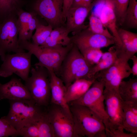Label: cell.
<instances>
[{
    "label": "cell",
    "mask_w": 137,
    "mask_h": 137,
    "mask_svg": "<svg viewBox=\"0 0 137 137\" xmlns=\"http://www.w3.org/2000/svg\"><path fill=\"white\" fill-rule=\"evenodd\" d=\"M104 94L105 111L108 117L105 127L106 134L116 129L124 130L122 100L118 92L104 88Z\"/></svg>",
    "instance_id": "9c48e42d"
},
{
    "label": "cell",
    "mask_w": 137,
    "mask_h": 137,
    "mask_svg": "<svg viewBox=\"0 0 137 137\" xmlns=\"http://www.w3.org/2000/svg\"><path fill=\"white\" fill-rule=\"evenodd\" d=\"M34 12H28L24 11L21 8L17 12L18 16V22L19 31L18 35V41L19 43L23 40L24 35L29 23L34 15Z\"/></svg>",
    "instance_id": "484cf974"
},
{
    "label": "cell",
    "mask_w": 137,
    "mask_h": 137,
    "mask_svg": "<svg viewBox=\"0 0 137 137\" xmlns=\"http://www.w3.org/2000/svg\"><path fill=\"white\" fill-rule=\"evenodd\" d=\"M34 66L31 68V75L25 81V85L36 104L47 107L50 103L51 97L49 72L43 66Z\"/></svg>",
    "instance_id": "5b68a950"
},
{
    "label": "cell",
    "mask_w": 137,
    "mask_h": 137,
    "mask_svg": "<svg viewBox=\"0 0 137 137\" xmlns=\"http://www.w3.org/2000/svg\"><path fill=\"white\" fill-rule=\"evenodd\" d=\"M38 120L29 123L17 130L16 136L39 137Z\"/></svg>",
    "instance_id": "4dcf8cb0"
},
{
    "label": "cell",
    "mask_w": 137,
    "mask_h": 137,
    "mask_svg": "<svg viewBox=\"0 0 137 137\" xmlns=\"http://www.w3.org/2000/svg\"><path fill=\"white\" fill-rule=\"evenodd\" d=\"M93 67L88 63L78 47L73 44L63 62L58 77L67 88L77 80L96 79L91 75Z\"/></svg>",
    "instance_id": "3957f363"
},
{
    "label": "cell",
    "mask_w": 137,
    "mask_h": 137,
    "mask_svg": "<svg viewBox=\"0 0 137 137\" xmlns=\"http://www.w3.org/2000/svg\"><path fill=\"white\" fill-rule=\"evenodd\" d=\"M16 15H10L0 23V57L2 61L7 53L25 51L19 43V28Z\"/></svg>",
    "instance_id": "8992f818"
},
{
    "label": "cell",
    "mask_w": 137,
    "mask_h": 137,
    "mask_svg": "<svg viewBox=\"0 0 137 137\" xmlns=\"http://www.w3.org/2000/svg\"><path fill=\"white\" fill-rule=\"evenodd\" d=\"M124 130L116 129L109 132L106 134L107 137H137V134L127 133Z\"/></svg>",
    "instance_id": "836d02e7"
},
{
    "label": "cell",
    "mask_w": 137,
    "mask_h": 137,
    "mask_svg": "<svg viewBox=\"0 0 137 137\" xmlns=\"http://www.w3.org/2000/svg\"><path fill=\"white\" fill-rule=\"evenodd\" d=\"M133 62V66L131 68L132 74L133 76H137V57L135 55L131 57L130 60Z\"/></svg>",
    "instance_id": "d590c367"
},
{
    "label": "cell",
    "mask_w": 137,
    "mask_h": 137,
    "mask_svg": "<svg viewBox=\"0 0 137 137\" xmlns=\"http://www.w3.org/2000/svg\"><path fill=\"white\" fill-rule=\"evenodd\" d=\"M4 99L32 100L25 85L20 79L16 78H12L4 84L0 83V100Z\"/></svg>",
    "instance_id": "4fadbf2b"
},
{
    "label": "cell",
    "mask_w": 137,
    "mask_h": 137,
    "mask_svg": "<svg viewBox=\"0 0 137 137\" xmlns=\"http://www.w3.org/2000/svg\"><path fill=\"white\" fill-rule=\"evenodd\" d=\"M88 63L93 66L100 60L103 53L99 48H91L80 51Z\"/></svg>",
    "instance_id": "f546056e"
},
{
    "label": "cell",
    "mask_w": 137,
    "mask_h": 137,
    "mask_svg": "<svg viewBox=\"0 0 137 137\" xmlns=\"http://www.w3.org/2000/svg\"><path fill=\"white\" fill-rule=\"evenodd\" d=\"M118 26L123 25L129 0H112Z\"/></svg>",
    "instance_id": "f1b7e54d"
},
{
    "label": "cell",
    "mask_w": 137,
    "mask_h": 137,
    "mask_svg": "<svg viewBox=\"0 0 137 137\" xmlns=\"http://www.w3.org/2000/svg\"><path fill=\"white\" fill-rule=\"evenodd\" d=\"M118 32L121 42L119 47L115 45L118 57L129 60L137 52V34L119 28Z\"/></svg>",
    "instance_id": "2e32d148"
},
{
    "label": "cell",
    "mask_w": 137,
    "mask_h": 137,
    "mask_svg": "<svg viewBox=\"0 0 137 137\" xmlns=\"http://www.w3.org/2000/svg\"><path fill=\"white\" fill-rule=\"evenodd\" d=\"M50 104L46 113L55 137H77L72 115L60 106Z\"/></svg>",
    "instance_id": "30bf717a"
},
{
    "label": "cell",
    "mask_w": 137,
    "mask_h": 137,
    "mask_svg": "<svg viewBox=\"0 0 137 137\" xmlns=\"http://www.w3.org/2000/svg\"><path fill=\"white\" fill-rule=\"evenodd\" d=\"M123 127L127 131L137 134V103L122 100Z\"/></svg>",
    "instance_id": "ac0fdd59"
},
{
    "label": "cell",
    "mask_w": 137,
    "mask_h": 137,
    "mask_svg": "<svg viewBox=\"0 0 137 137\" xmlns=\"http://www.w3.org/2000/svg\"><path fill=\"white\" fill-rule=\"evenodd\" d=\"M73 0H63L62 12V20L63 23L66 21L67 12L71 7Z\"/></svg>",
    "instance_id": "e575fe53"
},
{
    "label": "cell",
    "mask_w": 137,
    "mask_h": 137,
    "mask_svg": "<svg viewBox=\"0 0 137 137\" xmlns=\"http://www.w3.org/2000/svg\"><path fill=\"white\" fill-rule=\"evenodd\" d=\"M82 6H84L83 0H73L71 7H77Z\"/></svg>",
    "instance_id": "8d00e7d4"
},
{
    "label": "cell",
    "mask_w": 137,
    "mask_h": 137,
    "mask_svg": "<svg viewBox=\"0 0 137 137\" xmlns=\"http://www.w3.org/2000/svg\"><path fill=\"white\" fill-rule=\"evenodd\" d=\"M118 58L117 51L114 45L110 47L107 52L103 53L99 62L92 67L91 72V76L96 79L95 75L97 73L112 65Z\"/></svg>",
    "instance_id": "7402d4cb"
},
{
    "label": "cell",
    "mask_w": 137,
    "mask_h": 137,
    "mask_svg": "<svg viewBox=\"0 0 137 137\" xmlns=\"http://www.w3.org/2000/svg\"><path fill=\"white\" fill-rule=\"evenodd\" d=\"M7 115L3 117L17 130L38 120L45 112L32 99L9 100Z\"/></svg>",
    "instance_id": "277c9868"
},
{
    "label": "cell",
    "mask_w": 137,
    "mask_h": 137,
    "mask_svg": "<svg viewBox=\"0 0 137 137\" xmlns=\"http://www.w3.org/2000/svg\"><path fill=\"white\" fill-rule=\"evenodd\" d=\"M88 28L93 32L105 36L114 40L115 39L99 18L91 13L89 18Z\"/></svg>",
    "instance_id": "cb8c5ba5"
},
{
    "label": "cell",
    "mask_w": 137,
    "mask_h": 137,
    "mask_svg": "<svg viewBox=\"0 0 137 137\" xmlns=\"http://www.w3.org/2000/svg\"><path fill=\"white\" fill-rule=\"evenodd\" d=\"M96 2H98L101 9L99 16H97L114 38L115 45L120 47L121 42L118 33V28L112 0H98Z\"/></svg>",
    "instance_id": "5bb4252c"
},
{
    "label": "cell",
    "mask_w": 137,
    "mask_h": 137,
    "mask_svg": "<svg viewBox=\"0 0 137 137\" xmlns=\"http://www.w3.org/2000/svg\"><path fill=\"white\" fill-rule=\"evenodd\" d=\"M129 28L137 29V0H129L123 25Z\"/></svg>",
    "instance_id": "d4e9b609"
},
{
    "label": "cell",
    "mask_w": 137,
    "mask_h": 137,
    "mask_svg": "<svg viewBox=\"0 0 137 137\" xmlns=\"http://www.w3.org/2000/svg\"><path fill=\"white\" fill-rule=\"evenodd\" d=\"M70 104L77 137H107L103 120L94 112L85 106Z\"/></svg>",
    "instance_id": "6da1fadb"
},
{
    "label": "cell",
    "mask_w": 137,
    "mask_h": 137,
    "mask_svg": "<svg viewBox=\"0 0 137 137\" xmlns=\"http://www.w3.org/2000/svg\"><path fill=\"white\" fill-rule=\"evenodd\" d=\"M70 32L65 27L60 26L53 29L49 36L42 46L45 47L66 46L72 43L68 36Z\"/></svg>",
    "instance_id": "ffe728a7"
},
{
    "label": "cell",
    "mask_w": 137,
    "mask_h": 137,
    "mask_svg": "<svg viewBox=\"0 0 137 137\" xmlns=\"http://www.w3.org/2000/svg\"><path fill=\"white\" fill-rule=\"evenodd\" d=\"M104 88V82L96 79L81 97L69 104H78L88 107L103 120L106 127L108 117L105 105Z\"/></svg>",
    "instance_id": "ba28073f"
},
{
    "label": "cell",
    "mask_w": 137,
    "mask_h": 137,
    "mask_svg": "<svg viewBox=\"0 0 137 137\" xmlns=\"http://www.w3.org/2000/svg\"><path fill=\"white\" fill-rule=\"evenodd\" d=\"M91 9V8L83 6L70 8L66 17L65 27L73 36L88 27L84 22Z\"/></svg>",
    "instance_id": "9a60e30c"
},
{
    "label": "cell",
    "mask_w": 137,
    "mask_h": 137,
    "mask_svg": "<svg viewBox=\"0 0 137 137\" xmlns=\"http://www.w3.org/2000/svg\"><path fill=\"white\" fill-rule=\"evenodd\" d=\"M63 0H37L33 5L37 14L44 19L48 24L55 28L63 24Z\"/></svg>",
    "instance_id": "8fae6325"
},
{
    "label": "cell",
    "mask_w": 137,
    "mask_h": 137,
    "mask_svg": "<svg viewBox=\"0 0 137 137\" xmlns=\"http://www.w3.org/2000/svg\"><path fill=\"white\" fill-rule=\"evenodd\" d=\"M98 0H93V2L97 1H98Z\"/></svg>",
    "instance_id": "f35d334b"
},
{
    "label": "cell",
    "mask_w": 137,
    "mask_h": 137,
    "mask_svg": "<svg viewBox=\"0 0 137 137\" xmlns=\"http://www.w3.org/2000/svg\"><path fill=\"white\" fill-rule=\"evenodd\" d=\"M32 55L29 51L6 54L0 66V76L7 77L15 74L25 81L30 71Z\"/></svg>",
    "instance_id": "52a82bcc"
},
{
    "label": "cell",
    "mask_w": 137,
    "mask_h": 137,
    "mask_svg": "<svg viewBox=\"0 0 137 137\" xmlns=\"http://www.w3.org/2000/svg\"><path fill=\"white\" fill-rule=\"evenodd\" d=\"M83 0L84 6L92 8V5L93 2V0Z\"/></svg>",
    "instance_id": "74e56055"
},
{
    "label": "cell",
    "mask_w": 137,
    "mask_h": 137,
    "mask_svg": "<svg viewBox=\"0 0 137 137\" xmlns=\"http://www.w3.org/2000/svg\"><path fill=\"white\" fill-rule=\"evenodd\" d=\"M51 92L50 104L60 106L72 115L68 104L65 98L66 88L60 78L53 72L49 71Z\"/></svg>",
    "instance_id": "e0dca14e"
},
{
    "label": "cell",
    "mask_w": 137,
    "mask_h": 137,
    "mask_svg": "<svg viewBox=\"0 0 137 137\" xmlns=\"http://www.w3.org/2000/svg\"><path fill=\"white\" fill-rule=\"evenodd\" d=\"M21 3V0H0V23L10 15H17Z\"/></svg>",
    "instance_id": "603a6c76"
},
{
    "label": "cell",
    "mask_w": 137,
    "mask_h": 137,
    "mask_svg": "<svg viewBox=\"0 0 137 137\" xmlns=\"http://www.w3.org/2000/svg\"><path fill=\"white\" fill-rule=\"evenodd\" d=\"M88 27L71 37L72 43L80 51L91 48L101 49L115 44L114 40L94 33Z\"/></svg>",
    "instance_id": "7c38bea8"
},
{
    "label": "cell",
    "mask_w": 137,
    "mask_h": 137,
    "mask_svg": "<svg viewBox=\"0 0 137 137\" xmlns=\"http://www.w3.org/2000/svg\"><path fill=\"white\" fill-rule=\"evenodd\" d=\"M37 14L36 13L30 20L24 35L22 42L30 41L33 31L41 24L37 18Z\"/></svg>",
    "instance_id": "d6a6232c"
},
{
    "label": "cell",
    "mask_w": 137,
    "mask_h": 137,
    "mask_svg": "<svg viewBox=\"0 0 137 137\" xmlns=\"http://www.w3.org/2000/svg\"><path fill=\"white\" fill-rule=\"evenodd\" d=\"M19 45L22 49L30 52L37 58L38 62L34 65L44 67L58 76L63 62L73 44L66 46L49 47L37 45L30 41H25Z\"/></svg>",
    "instance_id": "7a4b0ae2"
},
{
    "label": "cell",
    "mask_w": 137,
    "mask_h": 137,
    "mask_svg": "<svg viewBox=\"0 0 137 137\" xmlns=\"http://www.w3.org/2000/svg\"><path fill=\"white\" fill-rule=\"evenodd\" d=\"M118 92L122 100L137 103V79L123 80L119 84Z\"/></svg>",
    "instance_id": "44dd1931"
},
{
    "label": "cell",
    "mask_w": 137,
    "mask_h": 137,
    "mask_svg": "<svg viewBox=\"0 0 137 137\" xmlns=\"http://www.w3.org/2000/svg\"><path fill=\"white\" fill-rule=\"evenodd\" d=\"M53 29V27L50 25L45 26L40 24L36 29V31L32 35L31 39L32 42L38 46L42 45L50 36Z\"/></svg>",
    "instance_id": "4316f807"
},
{
    "label": "cell",
    "mask_w": 137,
    "mask_h": 137,
    "mask_svg": "<svg viewBox=\"0 0 137 137\" xmlns=\"http://www.w3.org/2000/svg\"><path fill=\"white\" fill-rule=\"evenodd\" d=\"M96 80L81 79L77 80L72 83L66 88L65 96L66 102L69 104L80 98Z\"/></svg>",
    "instance_id": "d6986e66"
},
{
    "label": "cell",
    "mask_w": 137,
    "mask_h": 137,
    "mask_svg": "<svg viewBox=\"0 0 137 137\" xmlns=\"http://www.w3.org/2000/svg\"><path fill=\"white\" fill-rule=\"evenodd\" d=\"M39 137H55L53 126L45 112L37 121Z\"/></svg>",
    "instance_id": "83f0119b"
},
{
    "label": "cell",
    "mask_w": 137,
    "mask_h": 137,
    "mask_svg": "<svg viewBox=\"0 0 137 137\" xmlns=\"http://www.w3.org/2000/svg\"><path fill=\"white\" fill-rule=\"evenodd\" d=\"M17 130L3 117L0 118V137L16 136Z\"/></svg>",
    "instance_id": "1f68e13d"
}]
</instances>
